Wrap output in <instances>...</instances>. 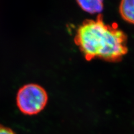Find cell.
Returning a JSON list of instances; mask_svg holds the SVG:
<instances>
[{"label":"cell","mask_w":134,"mask_h":134,"mask_svg":"<svg viewBox=\"0 0 134 134\" xmlns=\"http://www.w3.org/2000/svg\"><path fill=\"white\" fill-rule=\"evenodd\" d=\"M74 42L87 60L99 58L116 62L127 53L126 37L116 27L106 24L101 15L87 20L79 26Z\"/></svg>","instance_id":"obj_1"},{"label":"cell","mask_w":134,"mask_h":134,"mask_svg":"<svg viewBox=\"0 0 134 134\" xmlns=\"http://www.w3.org/2000/svg\"><path fill=\"white\" fill-rule=\"evenodd\" d=\"M48 95L43 87L35 83L21 87L16 96V104L23 114L32 116L38 114L47 106Z\"/></svg>","instance_id":"obj_2"},{"label":"cell","mask_w":134,"mask_h":134,"mask_svg":"<svg viewBox=\"0 0 134 134\" xmlns=\"http://www.w3.org/2000/svg\"><path fill=\"white\" fill-rule=\"evenodd\" d=\"M120 12L124 20L134 24V0H124L121 1Z\"/></svg>","instance_id":"obj_3"},{"label":"cell","mask_w":134,"mask_h":134,"mask_svg":"<svg viewBox=\"0 0 134 134\" xmlns=\"http://www.w3.org/2000/svg\"><path fill=\"white\" fill-rule=\"evenodd\" d=\"M77 3L82 10L90 14H99L103 8V1H78Z\"/></svg>","instance_id":"obj_4"},{"label":"cell","mask_w":134,"mask_h":134,"mask_svg":"<svg viewBox=\"0 0 134 134\" xmlns=\"http://www.w3.org/2000/svg\"><path fill=\"white\" fill-rule=\"evenodd\" d=\"M0 134H16L15 132L9 127L0 125Z\"/></svg>","instance_id":"obj_5"}]
</instances>
